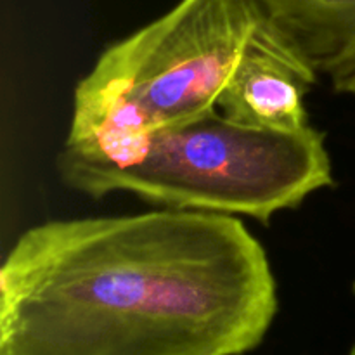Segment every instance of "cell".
<instances>
[{
  "instance_id": "obj_4",
  "label": "cell",
  "mask_w": 355,
  "mask_h": 355,
  "mask_svg": "<svg viewBox=\"0 0 355 355\" xmlns=\"http://www.w3.org/2000/svg\"><path fill=\"white\" fill-rule=\"evenodd\" d=\"M318 75L291 44L253 52L243 61L218 99L229 120L269 130L295 132L309 127L305 97Z\"/></svg>"
},
{
  "instance_id": "obj_5",
  "label": "cell",
  "mask_w": 355,
  "mask_h": 355,
  "mask_svg": "<svg viewBox=\"0 0 355 355\" xmlns=\"http://www.w3.org/2000/svg\"><path fill=\"white\" fill-rule=\"evenodd\" d=\"M302 61L338 94L355 96V0H266Z\"/></svg>"
},
{
  "instance_id": "obj_1",
  "label": "cell",
  "mask_w": 355,
  "mask_h": 355,
  "mask_svg": "<svg viewBox=\"0 0 355 355\" xmlns=\"http://www.w3.org/2000/svg\"><path fill=\"white\" fill-rule=\"evenodd\" d=\"M277 312L269 255L232 215L47 220L0 269V355H243Z\"/></svg>"
},
{
  "instance_id": "obj_2",
  "label": "cell",
  "mask_w": 355,
  "mask_h": 355,
  "mask_svg": "<svg viewBox=\"0 0 355 355\" xmlns=\"http://www.w3.org/2000/svg\"><path fill=\"white\" fill-rule=\"evenodd\" d=\"M284 42L266 0H179L104 49L76 83L62 151L130 165L151 132L218 110L243 61Z\"/></svg>"
},
{
  "instance_id": "obj_6",
  "label": "cell",
  "mask_w": 355,
  "mask_h": 355,
  "mask_svg": "<svg viewBox=\"0 0 355 355\" xmlns=\"http://www.w3.org/2000/svg\"><path fill=\"white\" fill-rule=\"evenodd\" d=\"M349 355H355V345L352 347V349H350V352H349Z\"/></svg>"
},
{
  "instance_id": "obj_3",
  "label": "cell",
  "mask_w": 355,
  "mask_h": 355,
  "mask_svg": "<svg viewBox=\"0 0 355 355\" xmlns=\"http://www.w3.org/2000/svg\"><path fill=\"white\" fill-rule=\"evenodd\" d=\"M55 170L68 189L94 200L128 193L172 210L259 222L335 184L326 137L318 128H257L218 110L156 128L127 166L101 165L61 149Z\"/></svg>"
},
{
  "instance_id": "obj_7",
  "label": "cell",
  "mask_w": 355,
  "mask_h": 355,
  "mask_svg": "<svg viewBox=\"0 0 355 355\" xmlns=\"http://www.w3.org/2000/svg\"><path fill=\"white\" fill-rule=\"evenodd\" d=\"M354 295H355V283H354Z\"/></svg>"
}]
</instances>
